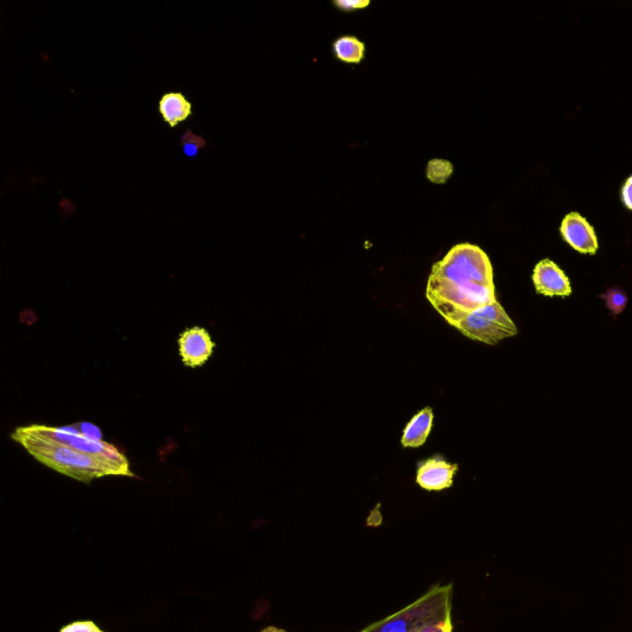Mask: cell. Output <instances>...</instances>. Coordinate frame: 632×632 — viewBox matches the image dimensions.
<instances>
[{
  "instance_id": "5bb4252c",
  "label": "cell",
  "mask_w": 632,
  "mask_h": 632,
  "mask_svg": "<svg viewBox=\"0 0 632 632\" xmlns=\"http://www.w3.org/2000/svg\"><path fill=\"white\" fill-rule=\"evenodd\" d=\"M181 144L183 147V154L188 158H197L200 151L207 146V141L203 136L194 135L191 130H187L182 135Z\"/></svg>"
},
{
  "instance_id": "277c9868",
  "label": "cell",
  "mask_w": 632,
  "mask_h": 632,
  "mask_svg": "<svg viewBox=\"0 0 632 632\" xmlns=\"http://www.w3.org/2000/svg\"><path fill=\"white\" fill-rule=\"evenodd\" d=\"M452 326L468 339L486 345H497L500 341L518 335L514 321L499 302L463 315Z\"/></svg>"
},
{
  "instance_id": "9a60e30c",
  "label": "cell",
  "mask_w": 632,
  "mask_h": 632,
  "mask_svg": "<svg viewBox=\"0 0 632 632\" xmlns=\"http://www.w3.org/2000/svg\"><path fill=\"white\" fill-rule=\"evenodd\" d=\"M60 632H105L92 620H79L63 626Z\"/></svg>"
},
{
  "instance_id": "3957f363",
  "label": "cell",
  "mask_w": 632,
  "mask_h": 632,
  "mask_svg": "<svg viewBox=\"0 0 632 632\" xmlns=\"http://www.w3.org/2000/svg\"><path fill=\"white\" fill-rule=\"evenodd\" d=\"M452 591V584H436L407 608L367 626L361 632H415L426 625L452 619Z\"/></svg>"
},
{
  "instance_id": "d6986e66",
  "label": "cell",
  "mask_w": 632,
  "mask_h": 632,
  "mask_svg": "<svg viewBox=\"0 0 632 632\" xmlns=\"http://www.w3.org/2000/svg\"><path fill=\"white\" fill-rule=\"evenodd\" d=\"M261 632H287V631L275 628V626H270V628L263 629Z\"/></svg>"
},
{
  "instance_id": "8992f818",
  "label": "cell",
  "mask_w": 632,
  "mask_h": 632,
  "mask_svg": "<svg viewBox=\"0 0 632 632\" xmlns=\"http://www.w3.org/2000/svg\"><path fill=\"white\" fill-rule=\"evenodd\" d=\"M458 466L442 457H431L419 463L416 484L429 492H441L454 486Z\"/></svg>"
},
{
  "instance_id": "30bf717a",
  "label": "cell",
  "mask_w": 632,
  "mask_h": 632,
  "mask_svg": "<svg viewBox=\"0 0 632 632\" xmlns=\"http://www.w3.org/2000/svg\"><path fill=\"white\" fill-rule=\"evenodd\" d=\"M434 412L431 408L420 410L418 414L405 426L402 436V446L407 449H418L428 441L434 424Z\"/></svg>"
},
{
  "instance_id": "ba28073f",
  "label": "cell",
  "mask_w": 632,
  "mask_h": 632,
  "mask_svg": "<svg viewBox=\"0 0 632 632\" xmlns=\"http://www.w3.org/2000/svg\"><path fill=\"white\" fill-rule=\"evenodd\" d=\"M533 282L536 292L545 297H570L572 287L566 273L551 260L537 263Z\"/></svg>"
},
{
  "instance_id": "2e32d148",
  "label": "cell",
  "mask_w": 632,
  "mask_h": 632,
  "mask_svg": "<svg viewBox=\"0 0 632 632\" xmlns=\"http://www.w3.org/2000/svg\"><path fill=\"white\" fill-rule=\"evenodd\" d=\"M335 5L344 12H352L355 9L367 8L370 2L368 0H336Z\"/></svg>"
},
{
  "instance_id": "6da1fadb",
  "label": "cell",
  "mask_w": 632,
  "mask_h": 632,
  "mask_svg": "<svg viewBox=\"0 0 632 632\" xmlns=\"http://www.w3.org/2000/svg\"><path fill=\"white\" fill-rule=\"evenodd\" d=\"M12 439L42 465L76 481L109 476L135 477L123 452L108 442L70 428L21 426Z\"/></svg>"
},
{
  "instance_id": "4fadbf2b",
  "label": "cell",
  "mask_w": 632,
  "mask_h": 632,
  "mask_svg": "<svg viewBox=\"0 0 632 632\" xmlns=\"http://www.w3.org/2000/svg\"><path fill=\"white\" fill-rule=\"evenodd\" d=\"M454 172L452 163L446 160H433L428 163L426 168V176L431 182L442 184L447 181Z\"/></svg>"
},
{
  "instance_id": "7c38bea8",
  "label": "cell",
  "mask_w": 632,
  "mask_h": 632,
  "mask_svg": "<svg viewBox=\"0 0 632 632\" xmlns=\"http://www.w3.org/2000/svg\"><path fill=\"white\" fill-rule=\"evenodd\" d=\"M600 298L604 299L610 314L614 316L623 313L629 303L628 294L618 287L608 289Z\"/></svg>"
},
{
  "instance_id": "ac0fdd59",
  "label": "cell",
  "mask_w": 632,
  "mask_h": 632,
  "mask_svg": "<svg viewBox=\"0 0 632 632\" xmlns=\"http://www.w3.org/2000/svg\"><path fill=\"white\" fill-rule=\"evenodd\" d=\"M621 199H623L625 207L632 210V175L624 184L623 189H621Z\"/></svg>"
},
{
  "instance_id": "7a4b0ae2",
  "label": "cell",
  "mask_w": 632,
  "mask_h": 632,
  "mask_svg": "<svg viewBox=\"0 0 632 632\" xmlns=\"http://www.w3.org/2000/svg\"><path fill=\"white\" fill-rule=\"evenodd\" d=\"M426 298L451 326L463 315L498 302L491 260L481 247L461 244L435 263Z\"/></svg>"
},
{
  "instance_id": "5b68a950",
  "label": "cell",
  "mask_w": 632,
  "mask_h": 632,
  "mask_svg": "<svg viewBox=\"0 0 632 632\" xmlns=\"http://www.w3.org/2000/svg\"><path fill=\"white\" fill-rule=\"evenodd\" d=\"M178 349L184 366L198 368L212 357L215 344L207 329L194 326L184 330L179 336Z\"/></svg>"
},
{
  "instance_id": "9c48e42d",
  "label": "cell",
  "mask_w": 632,
  "mask_h": 632,
  "mask_svg": "<svg viewBox=\"0 0 632 632\" xmlns=\"http://www.w3.org/2000/svg\"><path fill=\"white\" fill-rule=\"evenodd\" d=\"M158 112L170 128L184 123L193 115V105L181 92L165 93L158 102Z\"/></svg>"
},
{
  "instance_id": "e0dca14e",
  "label": "cell",
  "mask_w": 632,
  "mask_h": 632,
  "mask_svg": "<svg viewBox=\"0 0 632 632\" xmlns=\"http://www.w3.org/2000/svg\"><path fill=\"white\" fill-rule=\"evenodd\" d=\"M454 631V625H452V619L442 621L439 624L426 625L424 628L416 630L415 632H452Z\"/></svg>"
},
{
  "instance_id": "8fae6325",
  "label": "cell",
  "mask_w": 632,
  "mask_h": 632,
  "mask_svg": "<svg viewBox=\"0 0 632 632\" xmlns=\"http://www.w3.org/2000/svg\"><path fill=\"white\" fill-rule=\"evenodd\" d=\"M337 59L347 63H360L365 56V44L355 36H344L334 42Z\"/></svg>"
},
{
  "instance_id": "52a82bcc",
  "label": "cell",
  "mask_w": 632,
  "mask_h": 632,
  "mask_svg": "<svg viewBox=\"0 0 632 632\" xmlns=\"http://www.w3.org/2000/svg\"><path fill=\"white\" fill-rule=\"evenodd\" d=\"M561 235L572 249L584 255H594L598 251V239L593 226L581 214L571 213L563 219Z\"/></svg>"
}]
</instances>
